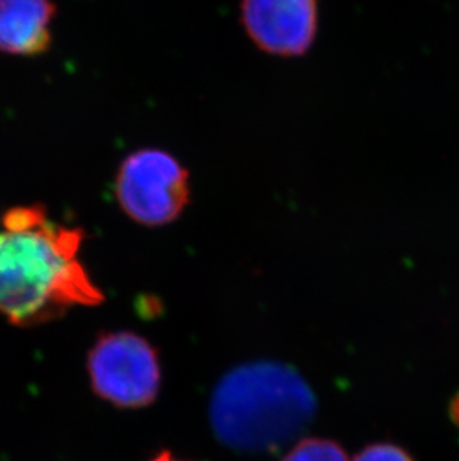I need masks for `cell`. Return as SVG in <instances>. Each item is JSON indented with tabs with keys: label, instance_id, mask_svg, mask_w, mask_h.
Wrapping results in <instances>:
<instances>
[{
	"label": "cell",
	"instance_id": "cell-1",
	"mask_svg": "<svg viewBox=\"0 0 459 461\" xmlns=\"http://www.w3.org/2000/svg\"><path fill=\"white\" fill-rule=\"evenodd\" d=\"M84 235L40 206L6 212L0 231V313L15 324L47 321L74 306L104 301L79 260Z\"/></svg>",
	"mask_w": 459,
	"mask_h": 461
},
{
	"label": "cell",
	"instance_id": "cell-2",
	"mask_svg": "<svg viewBox=\"0 0 459 461\" xmlns=\"http://www.w3.org/2000/svg\"><path fill=\"white\" fill-rule=\"evenodd\" d=\"M303 375L276 360L248 361L213 388L209 424L224 447L240 454L276 453L297 439L317 415Z\"/></svg>",
	"mask_w": 459,
	"mask_h": 461
},
{
	"label": "cell",
	"instance_id": "cell-3",
	"mask_svg": "<svg viewBox=\"0 0 459 461\" xmlns=\"http://www.w3.org/2000/svg\"><path fill=\"white\" fill-rule=\"evenodd\" d=\"M88 375L95 394L122 410L152 405L163 379L157 349L133 331L100 336L88 353Z\"/></svg>",
	"mask_w": 459,
	"mask_h": 461
},
{
	"label": "cell",
	"instance_id": "cell-4",
	"mask_svg": "<svg viewBox=\"0 0 459 461\" xmlns=\"http://www.w3.org/2000/svg\"><path fill=\"white\" fill-rule=\"evenodd\" d=\"M115 193L122 211L136 222L165 226L188 203V175L170 154L142 149L122 161Z\"/></svg>",
	"mask_w": 459,
	"mask_h": 461
},
{
	"label": "cell",
	"instance_id": "cell-5",
	"mask_svg": "<svg viewBox=\"0 0 459 461\" xmlns=\"http://www.w3.org/2000/svg\"><path fill=\"white\" fill-rule=\"evenodd\" d=\"M242 20L260 49L277 56H300L317 33V0H243Z\"/></svg>",
	"mask_w": 459,
	"mask_h": 461
},
{
	"label": "cell",
	"instance_id": "cell-6",
	"mask_svg": "<svg viewBox=\"0 0 459 461\" xmlns=\"http://www.w3.org/2000/svg\"><path fill=\"white\" fill-rule=\"evenodd\" d=\"M51 0H0V51L35 56L51 44Z\"/></svg>",
	"mask_w": 459,
	"mask_h": 461
},
{
	"label": "cell",
	"instance_id": "cell-7",
	"mask_svg": "<svg viewBox=\"0 0 459 461\" xmlns=\"http://www.w3.org/2000/svg\"><path fill=\"white\" fill-rule=\"evenodd\" d=\"M281 461H351L338 442L324 438L300 439Z\"/></svg>",
	"mask_w": 459,
	"mask_h": 461
},
{
	"label": "cell",
	"instance_id": "cell-8",
	"mask_svg": "<svg viewBox=\"0 0 459 461\" xmlns=\"http://www.w3.org/2000/svg\"><path fill=\"white\" fill-rule=\"evenodd\" d=\"M351 461H415V458L400 445L377 442L361 449Z\"/></svg>",
	"mask_w": 459,
	"mask_h": 461
},
{
	"label": "cell",
	"instance_id": "cell-9",
	"mask_svg": "<svg viewBox=\"0 0 459 461\" xmlns=\"http://www.w3.org/2000/svg\"><path fill=\"white\" fill-rule=\"evenodd\" d=\"M449 415H451L452 421L459 427V393L452 399L451 406H449Z\"/></svg>",
	"mask_w": 459,
	"mask_h": 461
},
{
	"label": "cell",
	"instance_id": "cell-10",
	"mask_svg": "<svg viewBox=\"0 0 459 461\" xmlns=\"http://www.w3.org/2000/svg\"><path fill=\"white\" fill-rule=\"evenodd\" d=\"M149 461H181L178 458H175L174 454L170 451H163L161 454H157L156 457Z\"/></svg>",
	"mask_w": 459,
	"mask_h": 461
}]
</instances>
